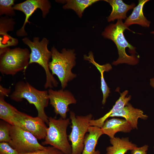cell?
I'll return each mask as SVG.
<instances>
[{
  "instance_id": "1",
  "label": "cell",
  "mask_w": 154,
  "mask_h": 154,
  "mask_svg": "<svg viewBox=\"0 0 154 154\" xmlns=\"http://www.w3.org/2000/svg\"><path fill=\"white\" fill-rule=\"evenodd\" d=\"M126 29L135 33L124 25L122 20H117L115 24L107 26L102 33L104 38L112 40L117 47L119 57L112 62L114 65L126 63L133 65L139 62V56L135 54L136 48L129 44L124 36L123 32Z\"/></svg>"
},
{
  "instance_id": "2",
  "label": "cell",
  "mask_w": 154,
  "mask_h": 154,
  "mask_svg": "<svg viewBox=\"0 0 154 154\" xmlns=\"http://www.w3.org/2000/svg\"><path fill=\"white\" fill-rule=\"evenodd\" d=\"M52 60L48 66L51 73L56 75L61 83L62 89H64L68 82L76 77L72 70L76 64V54L74 50L63 49L59 52L54 46L50 50Z\"/></svg>"
},
{
  "instance_id": "3",
  "label": "cell",
  "mask_w": 154,
  "mask_h": 154,
  "mask_svg": "<svg viewBox=\"0 0 154 154\" xmlns=\"http://www.w3.org/2000/svg\"><path fill=\"white\" fill-rule=\"evenodd\" d=\"M10 98L17 102L26 99L30 104H33L38 113L37 117L48 124V118L45 112V108L48 104V91L38 90L27 82L20 81L16 84Z\"/></svg>"
},
{
  "instance_id": "4",
  "label": "cell",
  "mask_w": 154,
  "mask_h": 154,
  "mask_svg": "<svg viewBox=\"0 0 154 154\" xmlns=\"http://www.w3.org/2000/svg\"><path fill=\"white\" fill-rule=\"evenodd\" d=\"M39 38L35 37L33 41L27 37L22 39V41L27 45L31 50L29 64L36 63L38 64L44 69L46 75V81L44 85L45 88H52L58 85L57 80L50 71L48 64L51 58V53L48 48L49 40L43 38L39 41Z\"/></svg>"
},
{
  "instance_id": "5",
  "label": "cell",
  "mask_w": 154,
  "mask_h": 154,
  "mask_svg": "<svg viewBox=\"0 0 154 154\" xmlns=\"http://www.w3.org/2000/svg\"><path fill=\"white\" fill-rule=\"evenodd\" d=\"M30 53L27 48H9L0 51V71L3 74L13 76L25 70L29 64Z\"/></svg>"
},
{
  "instance_id": "6",
  "label": "cell",
  "mask_w": 154,
  "mask_h": 154,
  "mask_svg": "<svg viewBox=\"0 0 154 154\" xmlns=\"http://www.w3.org/2000/svg\"><path fill=\"white\" fill-rule=\"evenodd\" d=\"M48 126L43 145H50L62 151L64 154H71L72 148L68 141L67 128L70 119L60 117L58 119L48 118Z\"/></svg>"
},
{
  "instance_id": "7",
  "label": "cell",
  "mask_w": 154,
  "mask_h": 154,
  "mask_svg": "<svg viewBox=\"0 0 154 154\" xmlns=\"http://www.w3.org/2000/svg\"><path fill=\"white\" fill-rule=\"evenodd\" d=\"M92 117V115L90 114L79 116H76L73 111L70 112L72 130L68 137L71 143V154H82L84 148L85 137L90 126V122Z\"/></svg>"
},
{
  "instance_id": "8",
  "label": "cell",
  "mask_w": 154,
  "mask_h": 154,
  "mask_svg": "<svg viewBox=\"0 0 154 154\" xmlns=\"http://www.w3.org/2000/svg\"><path fill=\"white\" fill-rule=\"evenodd\" d=\"M9 145L19 153L33 152L45 149L31 133L18 126L11 125Z\"/></svg>"
},
{
  "instance_id": "9",
  "label": "cell",
  "mask_w": 154,
  "mask_h": 154,
  "mask_svg": "<svg viewBox=\"0 0 154 154\" xmlns=\"http://www.w3.org/2000/svg\"><path fill=\"white\" fill-rule=\"evenodd\" d=\"M51 7L50 3L47 0H27L14 5V10L22 12L25 16L22 27L16 32L17 36L23 37L27 35L25 30V26L27 23L30 24L29 19L37 9H39L41 10L42 17L44 18L49 13Z\"/></svg>"
},
{
  "instance_id": "10",
  "label": "cell",
  "mask_w": 154,
  "mask_h": 154,
  "mask_svg": "<svg viewBox=\"0 0 154 154\" xmlns=\"http://www.w3.org/2000/svg\"><path fill=\"white\" fill-rule=\"evenodd\" d=\"M48 92L50 104L54 108L55 114L59 115L62 118H66L67 113L69 111V106L76 103L73 94L62 89L55 90L50 88Z\"/></svg>"
},
{
  "instance_id": "11",
  "label": "cell",
  "mask_w": 154,
  "mask_h": 154,
  "mask_svg": "<svg viewBox=\"0 0 154 154\" xmlns=\"http://www.w3.org/2000/svg\"><path fill=\"white\" fill-rule=\"evenodd\" d=\"M15 119L23 129L31 133L37 139H45L48 127L45 122L40 118L33 117L18 110Z\"/></svg>"
},
{
  "instance_id": "12",
  "label": "cell",
  "mask_w": 154,
  "mask_h": 154,
  "mask_svg": "<svg viewBox=\"0 0 154 154\" xmlns=\"http://www.w3.org/2000/svg\"><path fill=\"white\" fill-rule=\"evenodd\" d=\"M11 90L10 88L8 89L0 86V118L11 125L18 126L22 128L15 119V115L18 110L4 99L5 97L9 94Z\"/></svg>"
},
{
  "instance_id": "13",
  "label": "cell",
  "mask_w": 154,
  "mask_h": 154,
  "mask_svg": "<svg viewBox=\"0 0 154 154\" xmlns=\"http://www.w3.org/2000/svg\"><path fill=\"white\" fill-rule=\"evenodd\" d=\"M121 117L124 118L133 129H138V121L140 118L146 120L148 117L141 109L133 107L129 103L121 109L113 113L110 117Z\"/></svg>"
},
{
  "instance_id": "14",
  "label": "cell",
  "mask_w": 154,
  "mask_h": 154,
  "mask_svg": "<svg viewBox=\"0 0 154 154\" xmlns=\"http://www.w3.org/2000/svg\"><path fill=\"white\" fill-rule=\"evenodd\" d=\"M14 19L8 16L1 17L0 19V50L15 46L18 43V40L7 34L14 29L15 22Z\"/></svg>"
},
{
  "instance_id": "15",
  "label": "cell",
  "mask_w": 154,
  "mask_h": 154,
  "mask_svg": "<svg viewBox=\"0 0 154 154\" xmlns=\"http://www.w3.org/2000/svg\"><path fill=\"white\" fill-rule=\"evenodd\" d=\"M101 128L103 134L107 135L110 138L114 137L118 132L129 133L133 129L125 119L117 118L107 119Z\"/></svg>"
},
{
  "instance_id": "16",
  "label": "cell",
  "mask_w": 154,
  "mask_h": 154,
  "mask_svg": "<svg viewBox=\"0 0 154 154\" xmlns=\"http://www.w3.org/2000/svg\"><path fill=\"white\" fill-rule=\"evenodd\" d=\"M85 137L83 151L81 154H100V151L96 150L99 139L103 134L101 128L90 126Z\"/></svg>"
},
{
  "instance_id": "17",
  "label": "cell",
  "mask_w": 154,
  "mask_h": 154,
  "mask_svg": "<svg viewBox=\"0 0 154 154\" xmlns=\"http://www.w3.org/2000/svg\"><path fill=\"white\" fill-rule=\"evenodd\" d=\"M108 3L112 8V12L107 18L108 22L113 21L116 19H125L127 18L126 13L130 9H133L135 3L127 5L122 0H105Z\"/></svg>"
},
{
  "instance_id": "18",
  "label": "cell",
  "mask_w": 154,
  "mask_h": 154,
  "mask_svg": "<svg viewBox=\"0 0 154 154\" xmlns=\"http://www.w3.org/2000/svg\"><path fill=\"white\" fill-rule=\"evenodd\" d=\"M111 146L106 149V154H125L128 151L132 150L137 146L130 141L128 137L120 138L114 137L110 138Z\"/></svg>"
},
{
  "instance_id": "19",
  "label": "cell",
  "mask_w": 154,
  "mask_h": 154,
  "mask_svg": "<svg viewBox=\"0 0 154 154\" xmlns=\"http://www.w3.org/2000/svg\"><path fill=\"white\" fill-rule=\"evenodd\" d=\"M149 0H139L138 5L135 7L131 14L126 19L124 23L127 27L137 24L145 27H149L151 22L144 16L143 9L145 4Z\"/></svg>"
},
{
  "instance_id": "20",
  "label": "cell",
  "mask_w": 154,
  "mask_h": 154,
  "mask_svg": "<svg viewBox=\"0 0 154 154\" xmlns=\"http://www.w3.org/2000/svg\"><path fill=\"white\" fill-rule=\"evenodd\" d=\"M128 93V91L126 90L120 93V96L118 100L116 102L112 108L103 117L96 119H92L90 122V126H95L101 128L105 121L113 113L117 112L126 105L131 98L130 95L126 96Z\"/></svg>"
},
{
  "instance_id": "21",
  "label": "cell",
  "mask_w": 154,
  "mask_h": 154,
  "mask_svg": "<svg viewBox=\"0 0 154 154\" xmlns=\"http://www.w3.org/2000/svg\"><path fill=\"white\" fill-rule=\"evenodd\" d=\"M84 59L88 61L94 65L100 72L101 74V89L103 94L102 102L105 103L106 99L109 96L110 93L109 88L108 87L104 77V73L105 71L108 72L111 70L112 68L111 65L109 63L104 65H100L96 62L94 59L93 53L92 52H89L88 55H84Z\"/></svg>"
},
{
  "instance_id": "22",
  "label": "cell",
  "mask_w": 154,
  "mask_h": 154,
  "mask_svg": "<svg viewBox=\"0 0 154 154\" xmlns=\"http://www.w3.org/2000/svg\"><path fill=\"white\" fill-rule=\"evenodd\" d=\"M58 2L66 3L63 7L64 9H71L74 11L78 17H82L85 9L98 0H66L56 1Z\"/></svg>"
},
{
  "instance_id": "23",
  "label": "cell",
  "mask_w": 154,
  "mask_h": 154,
  "mask_svg": "<svg viewBox=\"0 0 154 154\" xmlns=\"http://www.w3.org/2000/svg\"><path fill=\"white\" fill-rule=\"evenodd\" d=\"M15 1L14 0H0V15L4 14L11 17L15 15V10L13 9Z\"/></svg>"
},
{
  "instance_id": "24",
  "label": "cell",
  "mask_w": 154,
  "mask_h": 154,
  "mask_svg": "<svg viewBox=\"0 0 154 154\" xmlns=\"http://www.w3.org/2000/svg\"><path fill=\"white\" fill-rule=\"evenodd\" d=\"M11 125L3 120L0 121V141L9 143L11 140L10 131Z\"/></svg>"
},
{
  "instance_id": "25",
  "label": "cell",
  "mask_w": 154,
  "mask_h": 154,
  "mask_svg": "<svg viewBox=\"0 0 154 154\" xmlns=\"http://www.w3.org/2000/svg\"><path fill=\"white\" fill-rule=\"evenodd\" d=\"M18 154H64V153L61 151L52 146L46 147L44 149L39 150L33 152Z\"/></svg>"
},
{
  "instance_id": "26",
  "label": "cell",
  "mask_w": 154,
  "mask_h": 154,
  "mask_svg": "<svg viewBox=\"0 0 154 154\" xmlns=\"http://www.w3.org/2000/svg\"><path fill=\"white\" fill-rule=\"evenodd\" d=\"M17 151L12 147L8 143H0V154H18Z\"/></svg>"
},
{
  "instance_id": "27",
  "label": "cell",
  "mask_w": 154,
  "mask_h": 154,
  "mask_svg": "<svg viewBox=\"0 0 154 154\" xmlns=\"http://www.w3.org/2000/svg\"><path fill=\"white\" fill-rule=\"evenodd\" d=\"M149 148V146L144 145L139 147H137L135 149L131 150V154H147V151Z\"/></svg>"
},
{
  "instance_id": "28",
  "label": "cell",
  "mask_w": 154,
  "mask_h": 154,
  "mask_svg": "<svg viewBox=\"0 0 154 154\" xmlns=\"http://www.w3.org/2000/svg\"><path fill=\"white\" fill-rule=\"evenodd\" d=\"M150 85L153 88H154V78H152L150 79Z\"/></svg>"
},
{
  "instance_id": "29",
  "label": "cell",
  "mask_w": 154,
  "mask_h": 154,
  "mask_svg": "<svg viewBox=\"0 0 154 154\" xmlns=\"http://www.w3.org/2000/svg\"><path fill=\"white\" fill-rule=\"evenodd\" d=\"M151 33L154 35V31L151 32Z\"/></svg>"
},
{
  "instance_id": "30",
  "label": "cell",
  "mask_w": 154,
  "mask_h": 154,
  "mask_svg": "<svg viewBox=\"0 0 154 154\" xmlns=\"http://www.w3.org/2000/svg\"><path fill=\"white\" fill-rule=\"evenodd\" d=\"M153 149H154V146L153 147Z\"/></svg>"
}]
</instances>
